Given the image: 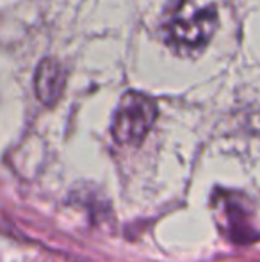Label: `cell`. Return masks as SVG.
<instances>
[{"instance_id": "obj_1", "label": "cell", "mask_w": 260, "mask_h": 262, "mask_svg": "<svg viewBox=\"0 0 260 262\" xmlns=\"http://www.w3.org/2000/svg\"><path fill=\"white\" fill-rule=\"evenodd\" d=\"M218 24L214 0H170L160 18V32L175 54L195 57L208 45Z\"/></svg>"}, {"instance_id": "obj_2", "label": "cell", "mask_w": 260, "mask_h": 262, "mask_svg": "<svg viewBox=\"0 0 260 262\" xmlns=\"http://www.w3.org/2000/svg\"><path fill=\"white\" fill-rule=\"evenodd\" d=\"M157 118L153 98L139 91H129L122 97L112 116L111 132L122 145H139Z\"/></svg>"}, {"instance_id": "obj_3", "label": "cell", "mask_w": 260, "mask_h": 262, "mask_svg": "<svg viewBox=\"0 0 260 262\" xmlns=\"http://www.w3.org/2000/svg\"><path fill=\"white\" fill-rule=\"evenodd\" d=\"M66 84L64 68L57 59H43L36 70V95L45 105H54L61 98Z\"/></svg>"}]
</instances>
